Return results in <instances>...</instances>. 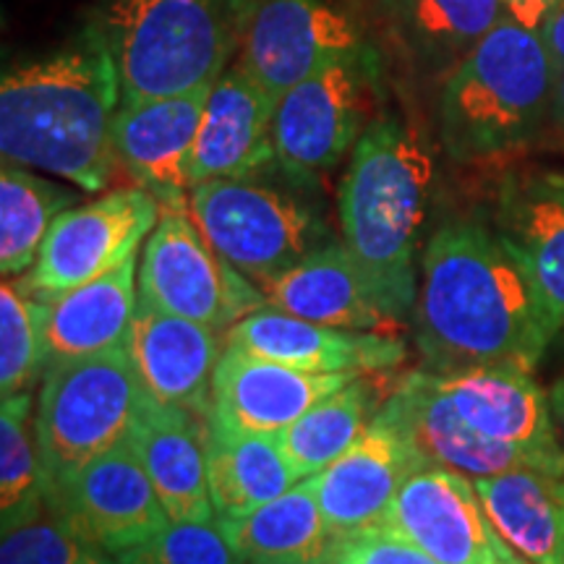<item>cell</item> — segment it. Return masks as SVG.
<instances>
[{
  "label": "cell",
  "mask_w": 564,
  "mask_h": 564,
  "mask_svg": "<svg viewBox=\"0 0 564 564\" xmlns=\"http://www.w3.org/2000/svg\"><path fill=\"white\" fill-rule=\"evenodd\" d=\"M556 333L523 264L499 232L444 223L421 259L415 340L429 371H533Z\"/></svg>",
  "instance_id": "6da1fadb"
},
{
  "label": "cell",
  "mask_w": 564,
  "mask_h": 564,
  "mask_svg": "<svg viewBox=\"0 0 564 564\" xmlns=\"http://www.w3.org/2000/svg\"><path fill=\"white\" fill-rule=\"evenodd\" d=\"M121 102L116 61L91 21L58 51L3 74V162L53 173L82 192H102L118 165L112 129Z\"/></svg>",
  "instance_id": "7a4b0ae2"
},
{
  "label": "cell",
  "mask_w": 564,
  "mask_h": 564,
  "mask_svg": "<svg viewBox=\"0 0 564 564\" xmlns=\"http://www.w3.org/2000/svg\"><path fill=\"white\" fill-rule=\"evenodd\" d=\"M432 178L426 137L403 118L382 116L366 126L352 147L337 194L343 246L394 319L419 299L415 253Z\"/></svg>",
  "instance_id": "3957f363"
},
{
  "label": "cell",
  "mask_w": 564,
  "mask_h": 564,
  "mask_svg": "<svg viewBox=\"0 0 564 564\" xmlns=\"http://www.w3.org/2000/svg\"><path fill=\"white\" fill-rule=\"evenodd\" d=\"M554 79L541 34L505 17L444 82L440 129L447 152L474 162L525 144L552 112Z\"/></svg>",
  "instance_id": "277c9868"
},
{
  "label": "cell",
  "mask_w": 564,
  "mask_h": 564,
  "mask_svg": "<svg viewBox=\"0 0 564 564\" xmlns=\"http://www.w3.org/2000/svg\"><path fill=\"white\" fill-rule=\"evenodd\" d=\"M243 0H102L123 100L212 87L238 53Z\"/></svg>",
  "instance_id": "5b68a950"
},
{
  "label": "cell",
  "mask_w": 564,
  "mask_h": 564,
  "mask_svg": "<svg viewBox=\"0 0 564 564\" xmlns=\"http://www.w3.org/2000/svg\"><path fill=\"white\" fill-rule=\"evenodd\" d=\"M144 400L126 345L47 366L34 403L45 491L129 442Z\"/></svg>",
  "instance_id": "8992f818"
},
{
  "label": "cell",
  "mask_w": 564,
  "mask_h": 564,
  "mask_svg": "<svg viewBox=\"0 0 564 564\" xmlns=\"http://www.w3.org/2000/svg\"><path fill=\"white\" fill-rule=\"evenodd\" d=\"M188 212L212 249L257 285L333 243L314 207L251 175L199 183L188 194Z\"/></svg>",
  "instance_id": "52a82bcc"
},
{
  "label": "cell",
  "mask_w": 564,
  "mask_h": 564,
  "mask_svg": "<svg viewBox=\"0 0 564 564\" xmlns=\"http://www.w3.org/2000/svg\"><path fill=\"white\" fill-rule=\"evenodd\" d=\"M139 299L162 312L228 333L246 314L267 306L257 282L212 249L188 209L162 207L139 259Z\"/></svg>",
  "instance_id": "ba28073f"
},
{
  "label": "cell",
  "mask_w": 564,
  "mask_h": 564,
  "mask_svg": "<svg viewBox=\"0 0 564 564\" xmlns=\"http://www.w3.org/2000/svg\"><path fill=\"white\" fill-rule=\"evenodd\" d=\"M364 53L369 47L356 21L327 0H243L236 66L272 100Z\"/></svg>",
  "instance_id": "9c48e42d"
},
{
  "label": "cell",
  "mask_w": 564,
  "mask_h": 564,
  "mask_svg": "<svg viewBox=\"0 0 564 564\" xmlns=\"http://www.w3.org/2000/svg\"><path fill=\"white\" fill-rule=\"evenodd\" d=\"M162 215V204L141 186L118 188L63 212L47 232L37 262L19 288L34 301H51L105 278L137 257Z\"/></svg>",
  "instance_id": "30bf717a"
},
{
  "label": "cell",
  "mask_w": 564,
  "mask_h": 564,
  "mask_svg": "<svg viewBox=\"0 0 564 564\" xmlns=\"http://www.w3.org/2000/svg\"><path fill=\"white\" fill-rule=\"evenodd\" d=\"M373 89L371 55L337 61L295 84L274 110V158L295 181L340 165L366 131Z\"/></svg>",
  "instance_id": "8fae6325"
},
{
  "label": "cell",
  "mask_w": 564,
  "mask_h": 564,
  "mask_svg": "<svg viewBox=\"0 0 564 564\" xmlns=\"http://www.w3.org/2000/svg\"><path fill=\"white\" fill-rule=\"evenodd\" d=\"M379 528L403 535L440 564H528L494 528L474 478L436 465L400 486Z\"/></svg>",
  "instance_id": "7c38bea8"
},
{
  "label": "cell",
  "mask_w": 564,
  "mask_h": 564,
  "mask_svg": "<svg viewBox=\"0 0 564 564\" xmlns=\"http://www.w3.org/2000/svg\"><path fill=\"white\" fill-rule=\"evenodd\" d=\"M379 415L390 421L426 465L449 468L470 478L499 476L507 470L539 468L564 474V447L525 449L491 440L468 426L455 405L440 392L432 371H411L384 400Z\"/></svg>",
  "instance_id": "4fadbf2b"
},
{
  "label": "cell",
  "mask_w": 564,
  "mask_h": 564,
  "mask_svg": "<svg viewBox=\"0 0 564 564\" xmlns=\"http://www.w3.org/2000/svg\"><path fill=\"white\" fill-rule=\"evenodd\" d=\"M63 507L91 546L121 554L171 523L131 442L84 465L45 491Z\"/></svg>",
  "instance_id": "5bb4252c"
},
{
  "label": "cell",
  "mask_w": 564,
  "mask_h": 564,
  "mask_svg": "<svg viewBox=\"0 0 564 564\" xmlns=\"http://www.w3.org/2000/svg\"><path fill=\"white\" fill-rule=\"evenodd\" d=\"M209 89L123 100L118 108L112 129L118 165L162 207L188 209L194 147Z\"/></svg>",
  "instance_id": "9a60e30c"
},
{
  "label": "cell",
  "mask_w": 564,
  "mask_h": 564,
  "mask_svg": "<svg viewBox=\"0 0 564 564\" xmlns=\"http://www.w3.org/2000/svg\"><path fill=\"white\" fill-rule=\"evenodd\" d=\"M421 468H426V460L377 413L335 463L306 481L335 541H343L382 525L400 486Z\"/></svg>",
  "instance_id": "2e32d148"
},
{
  "label": "cell",
  "mask_w": 564,
  "mask_h": 564,
  "mask_svg": "<svg viewBox=\"0 0 564 564\" xmlns=\"http://www.w3.org/2000/svg\"><path fill=\"white\" fill-rule=\"evenodd\" d=\"M225 345L312 373H373L403 364L405 345L390 333H356L262 306L225 333Z\"/></svg>",
  "instance_id": "e0dca14e"
},
{
  "label": "cell",
  "mask_w": 564,
  "mask_h": 564,
  "mask_svg": "<svg viewBox=\"0 0 564 564\" xmlns=\"http://www.w3.org/2000/svg\"><path fill=\"white\" fill-rule=\"evenodd\" d=\"M356 377L358 373L299 371L225 345L212 379L207 419L238 432L280 436L303 413Z\"/></svg>",
  "instance_id": "ac0fdd59"
},
{
  "label": "cell",
  "mask_w": 564,
  "mask_h": 564,
  "mask_svg": "<svg viewBox=\"0 0 564 564\" xmlns=\"http://www.w3.org/2000/svg\"><path fill=\"white\" fill-rule=\"evenodd\" d=\"M126 350L152 400L183 408L207 421L212 379L225 350L217 329L167 314L139 299Z\"/></svg>",
  "instance_id": "d6986e66"
},
{
  "label": "cell",
  "mask_w": 564,
  "mask_h": 564,
  "mask_svg": "<svg viewBox=\"0 0 564 564\" xmlns=\"http://www.w3.org/2000/svg\"><path fill=\"white\" fill-rule=\"evenodd\" d=\"M274 110L262 87H257L232 63L212 84L199 137L192 160V188L204 181L249 178L274 158Z\"/></svg>",
  "instance_id": "ffe728a7"
},
{
  "label": "cell",
  "mask_w": 564,
  "mask_h": 564,
  "mask_svg": "<svg viewBox=\"0 0 564 564\" xmlns=\"http://www.w3.org/2000/svg\"><path fill=\"white\" fill-rule=\"evenodd\" d=\"M267 306L356 333H387L394 316L379 303L369 278L343 243H327L291 270L259 285Z\"/></svg>",
  "instance_id": "44dd1931"
},
{
  "label": "cell",
  "mask_w": 564,
  "mask_h": 564,
  "mask_svg": "<svg viewBox=\"0 0 564 564\" xmlns=\"http://www.w3.org/2000/svg\"><path fill=\"white\" fill-rule=\"evenodd\" d=\"M460 419L491 440L525 449H560L549 394L518 366L432 371Z\"/></svg>",
  "instance_id": "7402d4cb"
},
{
  "label": "cell",
  "mask_w": 564,
  "mask_h": 564,
  "mask_svg": "<svg viewBox=\"0 0 564 564\" xmlns=\"http://www.w3.org/2000/svg\"><path fill=\"white\" fill-rule=\"evenodd\" d=\"M499 238L531 278L554 333L564 327V178L507 181L497 209Z\"/></svg>",
  "instance_id": "603a6c76"
},
{
  "label": "cell",
  "mask_w": 564,
  "mask_h": 564,
  "mask_svg": "<svg viewBox=\"0 0 564 564\" xmlns=\"http://www.w3.org/2000/svg\"><path fill=\"white\" fill-rule=\"evenodd\" d=\"M129 442L171 523L217 518L209 497L199 415L158 403L147 394Z\"/></svg>",
  "instance_id": "cb8c5ba5"
},
{
  "label": "cell",
  "mask_w": 564,
  "mask_h": 564,
  "mask_svg": "<svg viewBox=\"0 0 564 564\" xmlns=\"http://www.w3.org/2000/svg\"><path fill=\"white\" fill-rule=\"evenodd\" d=\"M137 257L74 291L42 301L47 366L121 348L137 314Z\"/></svg>",
  "instance_id": "d4e9b609"
},
{
  "label": "cell",
  "mask_w": 564,
  "mask_h": 564,
  "mask_svg": "<svg viewBox=\"0 0 564 564\" xmlns=\"http://www.w3.org/2000/svg\"><path fill=\"white\" fill-rule=\"evenodd\" d=\"M499 535L528 564H564V474L539 468L474 478Z\"/></svg>",
  "instance_id": "484cf974"
},
{
  "label": "cell",
  "mask_w": 564,
  "mask_h": 564,
  "mask_svg": "<svg viewBox=\"0 0 564 564\" xmlns=\"http://www.w3.org/2000/svg\"><path fill=\"white\" fill-rule=\"evenodd\" d=\"M209 497L217 518L251 512L299 484L278 436L251 434L204 421Z\"/></svg>",
  "instance_id": "4316f807"
},
{
  "label": "cell",
  "mask_w": 564,
  "mask_h": 564,
  "mask_svg": "<svg viewBox=\"0 0 564 564\" xmlns=\"http://www.w3.org/2000/svg\"><path fill=\"white\" fill-rule=\"evenodd\" d=\"M241 564L270 560H314L335 549V535L306 478L257 510L217 518Z\"/></svg>",
  "instance_id": "83f0119b"
},
{
  "label": "cell",
  "mask_w": 564,
  "mask_h": 564,
  "mask_svg": "<svg viewBox=\"0 0 564 564\" xmlns=\"http://www.w3.org/2000/svg\"><path fill=\"white\" fill-rule=\"evenodd\" d=\"M392 30L423 63H460L505 19L502 0H387Z\"/></svg>",
  "instance_id": "f1b7e54d"
},
{
  "label": "cell",
  "mask_w": 564,
  "mask_h": 564,
  "mask_svg": "<svg viewBox=\"0 0 564 564\" xmlns=\"http://www.w3.org/2000/svg\"><path fill=\"white\" fill-rule=\"evenodd\" d=\"M373 403L377 398L371 384H366L364 377H356L288 426L278 442L295 478H312L335 463L379 413H373Z\"/></svg>",
  "instance_id": "f546056e"
},
{
  "label": "cell",
  "mask_w": 564,
  "mask_h": 564,
  "mask_svg": "<svg viewBox=\"0 0 564 564\" xmlns=\"http://www.w3.org/2000/svg\"><path fill=\"white\" fill-rule=\"evenodd\" d=\"M74 194L24 165L3 162L0 173V270L6 278L32 270L53 223L70 209Z\"/></svg>",
  "instance_id": "4dcf8cb0"
},
{
  "label": "cell",
  "mask_w": 564,
  "mask_h": 564,
  "mask_svg": "<svg viewBox=\"0 0 564 564\" xmlns=\"http://www.w3.org/2000/svg\"><path fill=\"white\" fill-rule=\"evenodd\" d=\"M89 549L87 535L45 491L3 518L0 564H76Z\"/></svg>",
  "instance_id": "1f68e13d"
},
{
  "label": "cell",
  "mask_w": 564,
  "mask_h": 564,
  "mask_svg": "<svg viewBox=\"0 0 564 564\" xmlns=\"http://www.w3.org/2000/svg\"><path fill=\"white\" fill-rule=\"evenodd\" d=\"M32 392L6 394L0 405V512L3 518L45 491Z\"/></svg>",
  "instance_id": "d6a6232c"
},
{
  "label": "cell",
  "mask_w": 564,
  "mask_h": 564,
  "mask_svg": "<svg viewBox=\"0 0 564 564\" xmlns=\"http://www.w3.org/2000/svg\"><path fill=\"white\" fill-rule=\"evenodd\" d=\"M45 337H42V301H34L17 280L0 288V392L30 390L40 371L45 373Z\"/></svg>",
  "instance_id": "836d02e7"
},
{
  "label": "cell",
  "mask_w": 564,
  "mask_h": 564,
  "mask_svg": "<svg viewBox=\"0 0 564 564\" xmlns=\"http://www.w3.org/2000/svg\"><path fill=\"white\" fill-rule=\"evenodd\" d=\"M118 564H241L225 539L220 523H167L144 544L126 549L116 556Z\"/></svg>",
  "instance_id": "e575fe53"
},
{
  "label": "cell",
  "mask_w": 564,
  "mask_h": 564,
  "mask_svg": "<svg viewBox=\"0 0 564 564\" xmlns=\"http://www.w3.org/2000/svg\"><path fill=\"white\" fill-rule=\"evenodd\" d=\"M337 564H440L403 535L373 528L335 544Z\"/></svg>",
  "instance_id": "d590c367"
},
{
  "label": "cell",
  "mask_w": 564,
  "mask_h": 564,
  "mask_svg": "<svg viewBox=\"0 0 564 564\" xmlns=\"http://www.w3.org/2000/svg\"><path fill=\"white\" fill-rule=\"evenodd\" d=\"M505 17L518 21L525 30L539 32L544 21L564 6V0H502Z\"/></svg>",
  "instance_id": "8d00e7d4"
},
{
  "label": "cell",
  "mask_w": 564,
  "mask_h": 564,
  "mask_svg": "<svg viewBox=\"0 0 564 564\" xmlns=\"http://www.w3.org/2000/svg\"><path fill=\"white\" fill-rule=\"evenodd\" d=\"M539 34H541V42L546 45L549 55H552L554 66L564 68V6H560V9L544 21V26H541Z\"/></svg>",
  "instance_id": "74e56055"
},
{
  "label": "cell",
  "mask_w": 564,
  "mask_h": 564,
  "mask_svg": "<svg viewBox=\"0 0 564 564\" xmlns=\"http://www.w3.org/2000/svg\"><path fill=\"white\" fill-rule=\"evenodd\" d=\"M552 116L556 118V123L564 129V68H556L554 95H552Z\"/></svg>",
  "instance_id": "f35d334b"
},
{
  "label": "cell",
  "mask_w": 564,
  "mask_h": 564,
  "mask_svg": "<svg viewBox=\"0 0 564 564\" xmlns=\"http://www.w3.org/2000/svg\"><path fill=\"white\" fill-rule=\"evenodd\" d=\"M549 400H552L556 429H560L562 436H564V379L552 387V392H549Z\"/></svg>",
  "instance_id": "ab89813d"
},
{
  "label": "cell",
  "mask_w": 564,
  "mask_h": 564,
  "mask_svg": "<svg viewBox=\"0 0 564 564\" xmlns=\"http://www.w3.org/2000/svg\"><path fill=\"white\" fill-rule=\"evenodd\" d=\"M76 564H118V562H112L110 552H102V549L95 546V549H89V552L84 554Z\"/></svg>",
  "instance_id": "60d3db41"
},
{
  "label": "cell",
  "mask_w": 564,
  "mask_h": 564,
  "mask_svg": "<svg viewBox=\"0 0 564 564\" xmlns=\"http://www.w3.org/2000/svg\"><path fill=\"white\" fill-rule=\"evenodd\" d=\"M251 564H335V554L314 556V560H270V562H251Z\"/></svg>",
  "instance_id": "b9f144b4"
},
{
  "label": "cell",
  "mask_w": 564,
  "mask_h": 564,
  "mask_svg": "<svg viewBox=\"0 0 564 564\" xmlns=\"http://www.w3.org/2000/svg\"><path fill=\"white\" fill-rule=\"evenodd\" d=\"M335 564H337V562H335Z\"/></svg>",
  "instance_id": "7bdbcfd3"
}]
</instances>
